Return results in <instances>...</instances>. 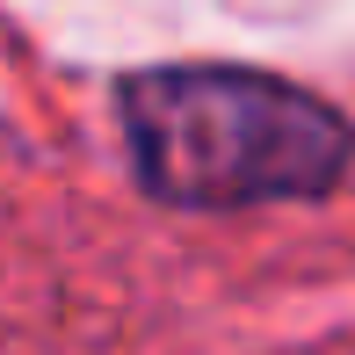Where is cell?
I'll use <instances>...</instances> for the list:
<instances>
[{
    "label": "cell",
    "instance_id": "1",
    "mask_svg": "<svg viewBox=\"0 0 355 355\" xmlns=\"http://www.w3.org/2000/svg\"><path fill=\"white\" fill-rule=\"evenodd\" d=\"M123 138L145 196L174 211L327 196L355 159L341 109L247 66H153L123 80Z\"/></svg>",
    "mask_w": 355,
    "mask_h": 355
}]
</instances>
